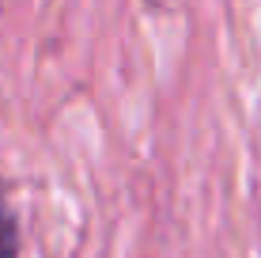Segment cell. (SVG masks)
I'll return each instance as SVG.
<instances>
[{
  "label": "cell",
  "instance_id": "cell-1",
  "mask_svg": "<svg viewBox=\"0 0 261 258\" xmlns=\"http://www.w3.org/2000/svg\"><path fill=\"white\" fill-rule=\"evenodd\" d=\"M19 254H23V224H19L15 205H12L8 182L0 175V258H19Z\"/></svg>",
  "mask_w": 261,
  "mask_h": 258
}]
</instances>
